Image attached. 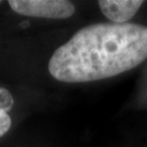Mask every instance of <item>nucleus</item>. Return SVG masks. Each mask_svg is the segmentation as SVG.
Listing matches in <instances>:
<instances>
[{
    "label": "nucleus",
    "mask_w": 147,
    "mask_h": 147,
    "mask_svg": "<svg viewBox=\"0 0 147 147\" xmlns=\"http://www.w3.org/2000/svg\"><path fill=\"white\" fill-rule=\"evenodd\" d=\"M146 58L147 26L94 23L55 50L48 71L60 82L86 83L130 71Z\"/></svg>",
    "instance_id": "f257e3e1"
},
{
    "label": "nucleus",
    "mask_w": 147,
    "mask_h": 147,
    "mask_svg": "<svg viewBox=\"0 0 147 147\" xmlns=\"http://www.w3.org/2000/svg\"><path fill=\"white\" fill-rule=\"evenodd\" d=\"M11 9L21 16L63 20L72 16L75 7L67 0H10Z\"/></svg>",
    "instance_id": "f03ea898"
},
{
    "label": "nucleus",
    "mask_w": 147,
    "mask_h": 147,
    "mask_svg": "<svg viewBox=\"0 0 147 147\" xmlns=\"http://www.w3.org/2000/svg\"><path fill=\"white\" fill-rule=\"evenodd\" d=\"M13 97L7 88L0 87V110L8 112L13 107Z\"/></svg>",
    "instance_id": "20e7f679"
},
{
    "label": "nucleus",
    "mask_w": 147,
    "mask_h": 147,
    "mask_svg": "<svg viewBox=\"0 0 147 147\" xmlns=\"http://www.w3.org/2000/svg\"><path fill=\"white\" fill-rule=\"evenodd\" d=\"M11 127V118L8 112L0 110V137L3 136Z\"/></svg>",
    "instance_id": "39448f33"
},
{
    "label": "nucleus",
    "mask_w": 147,
    "mask_h": 147,
    "mask_svg": "<svg viewBox=\"0 0 147 147\" xmlns=\"http://www.w3.org/2000/svg\"><path fill=\"white\" fill-rule=\"evenodd\" d=\"M142 0H100L98 7L104 16L117 24L127 23L140 10Z\"/></svg>",
    "instance_id": "7ed1b4c3"
}]
</instances>
